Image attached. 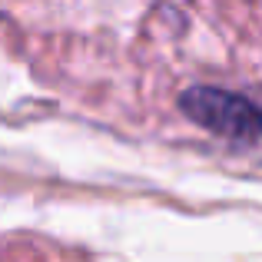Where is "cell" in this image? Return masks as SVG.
I'll return each instance as SVG.
<instances>
[{
    "label": "cell",
    "instance_id": "obj_1",
    "mask_svg": "<svg viewBox=\"0 0 262 262\" xmlns=\"http://www.w3.org/2000/svg\"><path fill=\"white\" fill-rule=\"evenodd\" d=\"M179 106L196 126L223 136L232 143H259L262 140V106L232 90L219 86H189L179 96Z\"/></svg>",
    "mask_w": 262,
    "mask_h": 262
}]
</instances>
